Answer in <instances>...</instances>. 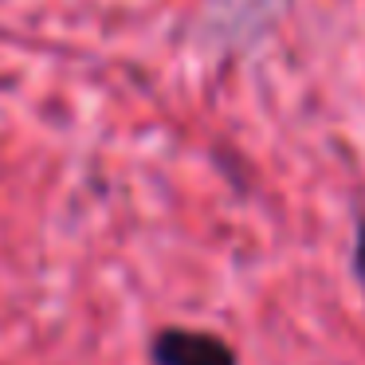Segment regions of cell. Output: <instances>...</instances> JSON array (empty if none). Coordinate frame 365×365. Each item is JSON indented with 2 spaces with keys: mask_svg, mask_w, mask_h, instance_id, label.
Here are the masks:
<instances>
[{
  "mask_svg": "<svg viewBox=\"0 0 365 365\" xmlns=\"http://www.w3.org/2000/svg\"><path fill=\"white\" fill-rule=\"evenodd\" d=\"M153 361L158 365H236V354L216 334L169 326V330H161L153 338Z\"/></svg>",
  "mask_w": 365,
  "mask_h": 365,
  "instance_id": "6da1fadb",
  "label": "cell"
},
{
  "mask_svg": "<svg viewBox=\"0 0 365 365\" xmlns=\"http://www.w3.org/2000/svg\"><path fill=\"white\" fill-rule=\"evenodd\" d=\"M354 271H357V279L365 283V220H361V228H357V252H354Z\"/></svg>",
  "mask_w": 365,
  "mask_h": 365,
  "instance_id": "7a4b0ae2",
  "label": "cell"
}]
</instances>
